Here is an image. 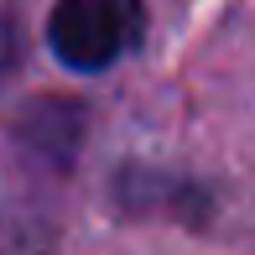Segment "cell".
I'll use <instances>...</instances> for the list:
<instances>
[{"instance_id":"cell-1","label":"cell","mask_w":255,"mask_h":255,"mask_svg":"<svg viewBox=\"0 0 255 255\" xmlns=\"http://www.w3.org/2000/svg\"><path fill=\"white\" fill-rule=\"evenodd\" d=\"M141 26H146L141 0H57L47 37L68 68L94 73V68H110L115 57L130 52Z\"/></svg>"}]
</instances>
